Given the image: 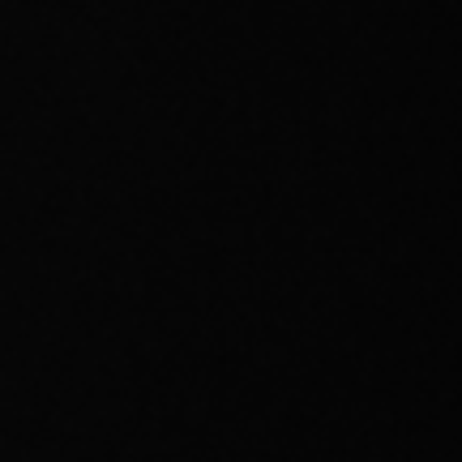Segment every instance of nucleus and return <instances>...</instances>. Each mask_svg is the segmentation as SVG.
Instances as JSON below:
<instances>
[]
</instances>
